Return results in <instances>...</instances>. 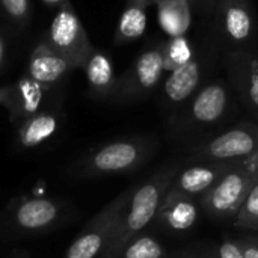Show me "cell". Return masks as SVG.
<instances>
[{"label":"cell","instance_id":"cell-1","mask_svg":"<svg viewBox=\"0 0 258 258\" xmlns=\"http://www.w3.org/2000/svg\"><path fill=\"white\" fill-rule=\"evenodd\" d=\"M180 172V166L166 165L159 169L145 183L135 186L133 195L124 210L115 234L101 258H115L118 252L136 236L142 234L145 228L154 222L163 198Z\"/></svg>","mask_w":258,"mask_h":258},{"label":"cell","instance_id":"cell-2","mask_svg":"<svg viewBox=\"0 0 258 258\" xmlns=\"http://www.w3.org/2000/svg\"><path fill=\"white\" fill-rule=\"evenodd\" d=\"M157 151L153 138H124L103 144L80 157L73 172L80 178L127 175L141 169Z\"/></svg>","mask_w":258,"mask_h":258},{"label":"cell","instance_id":"cell-3","mask_svg":"<svg viewBox=\"0 0 258 258\" xmlns=\"http://www.w3.org/2000/svg\"><path fill=\"white\" fill-rule=\"evenodd\" d=\"M135 186L121 192L106 204L68 246L63 258H101L106 252L124 210L133 195Z\"/></svg>","mask_w":258,"mask_h":258},{"label":"cell","instance_id":"cell-4","mask_svg":"<svg viewBox=\"0 0 258 258\" xmlns=\"http://www.w3.org/2000/svg\"><path fill=\"white\" fill-rule=\"evenodd\" d=\"M258 151V124L240 122L215 135L192 150L189 162L240 163Z\"/></svg>","mask_w":258,"mask_h":258},{"label":"cell","instance_id":"cell-5","mask_svg":"<svg viewBox=\"0 0 258 258\" xmlns=\"http://www.w3.org/2000/svg\"><path fill=\"white\" fill-rule=\"evenodd\" d=\"M257 177L242 162L237 163L201 197V212L213 221L234 219Z\"/></svg>","mask_w":258,"mask_h":258},{"label":"cell","instance_id":"cell-6","mask_svg":"<svg viewBox=\"0 0 258 258\" xmlns=\"http://www.w3.org/2000/svg\"><path fill=\"white\" fill-rule=\"evenodd\" d=\"M68 213L65 204L50 197H27L17 200L6 212V227L18 236L45 234Z\"/></svg>","mask_w":258,"mask_h":258},{"label":"cell","instance_id":"cell-7","mask_svg":"<svg viewBox=\"0 0 258 258\" xmlns=\"http://www.w3.org/2000/svg\"><path fill=\"white\" fill-rule=\"evenodd\" d=\"M230 95L224 83L213 82L200 89L192 98L183 115L175 124L181 133H200L210 130L227 118Z\"/></svg>","mask_w":258,"mask_h":258},{"label":"cell","instance_id":"cell-8","mask_svg":"<svg viewBox=\"0 0 258 258\" xmlns=\"http://www.w3.org/2000/svg\"><path fill=\"white\" fill-rule=\"evenodd\" d=\"M48 44L62 57H65L71 67L86 65L89 56L92 54L86 32L68 5H65L53 18Z\"/></svg>","mask_w":258,"mask_h":258},{"label":"cell","instance_id":"cell-9","mask_svg":"<svg viewBox=\"0 0 258 258\" xmlns=\"http://www.w3.org/2000/svg\"><path fill=\"white\" fill-rule=\"evenodd\" d=\"M237 163H222V162H198L192 166L180 169L174 181L171 183L163 203H171L174 200H197L201 197L231 168Z\"/></svg>","mask_w":258,"mask_h":258},{"label":"cell","instance_id":"cell-10","mask_svg":"<svg viewBox=\"0 0 258 258\" xmlns=\"http://www.w3.org/2000/svg\"><path fill=\"white\" fill-rule=\"evenodd\" d=\"M225 65L242 103L258 119V57L245 50H231L225 56Z\"/></svg>","mask_w":258,"mask_h":258},{"label":"cell","instance_id":"cell-11","mask_svg":"<svg viewBox=\"0 0 258 258\" xmlns=\"http://www.w3.org/2000/svg\"><path fill=\"white\" fill-rule=\"evenodd\" d=\"M165 71L163 50L153 48L142 53L135 62L128 77L118 89V98L122 101L136 100L151 92L162 79Z\"/></svg>","mask_w":258,"mask_h":258},{"label":"cell","instance_id":"cell-12","mask_svg":"<svg viewBox=\"0 0 258 258\" xmlns=\"http://www.w3.org/2000/svg\"><path fill=\"white\" fill-rule=\"evenodd\" d=\"M218 23L234 44H245L254 33V18L246 0H218Z\"/></svg>","mask_w":258,"mask_h":258},{"label":"cell","instance_id":"cell-13","mask_svg":"<svg viewBox=\"0 0 258 258\" xmlns=\"http://www.w3.org/2000/svg\"><path fill=\"white\" fill-rule=\"evenodd\" d=\"M201 82V65L198 60H187L171 71L163 85V95L169 106H180L197 94Z\"/></svg>","mask_w":258,"mask_h":258},{"label":"cell","instance_id":"cell-14","mask_svg":"<svg viewBox=\"0 0 258 258\" xmlns=\"http://www.w3.org/2000/svg\"><path fill=\"white\" fill-rule=\"evenodd\" d=\"M44 97V85L35 82L32 77L21 79L15 86H12L11 100L6 106L9 112V119L20 125L23 121L39 113V107Z\"/></svg>","mask_w":258,"mask_h":258},{"label":"cell","instance_id":"cell-15","mask_svg":"<svg viewBox=\"0 0 258 258\" xmlns=\"http://www.w3.org/2000/svg\"><path fill=\"white\" fill-rule=\"evenodd\" d=\"M201 207L197 200H174L160 206L154 222L169 233L181 234L198 222Z\"/></svg>","mask_w":258,"mask_h":258},{"label":"cell","instance_id":"cell-16","mask_svg":"<svg viewBox=\"0 0 258 258\" xmlns=\"http://www.w3.org/2000/svg\"><path fill=\"white\" fill-rule=\"evenodd\" d=\"M70 68L71 63L62 57L50 44H41L30 57L29 77L45 86L57 82Z\"/></svg>","mask_w":258,"mask_h":258},{"label":"cell","instance_id":"cell-17","mask_svg":"<svg viewBox=\"0 0 258 258\" xmlns=\"http://www.w3.org/2000/svg\"><path fill=\"white\" fill-rule=\"evenodd\" d=\"M59 128L57 118L48 112H39L18 125L17 142L21 148L30 150L45 144Z\"/></svg>","mask_w":258,"mask_h":258},{"label":"cell","instance_id":"cell-18","mask_svg":"<svg viewBox=\"0 0 258 258\" xmlns=\"http://www.w3.org/2000/svg\"><path fill=\"white\" fill-rule=\"evenodd\" d=\"M162 30L171 38L183 36L190 26L189 0H162L157 3Z\"/></svg>","mask_w":258,"mask_h":258},{"label":"cell","instance_id":"cell-19","mask_svg":"<svg viewBox=\"0 0 258 258\" xmlns=\"http://www.w3.org/2000/svg\"><path fill=\"white\" fill-rule=\"evenodd\" d=\"M147 6L148 5L142 0H128L127 8L119 18L116 42H128L144 35L147 29Z\"/></svg>","mask_w":258,"mask_h":258},{"label":"cell","instance_id":"cell-20","mask_svg":"<svg viewBox=\"0 0 258 258\" xmlns=\"http://www.w3.org/2000/svg\"><path fill=\"white\" fill-rule=\"evenodd\" d=\"M86 77L91 88L100 94L106 95L113 89V67L107 56L103 53H92L86 62Z\"/></svg>","mask_w":258,"mask_h":258},{"label":"cell","instance_id":"cell-21","mask_svg":"<svg viewBox=\"0 0 258 258\" xmlns=\"http://www.w3.org/2000/svg\"><path fill=\"white\" fill-rule=\"evenodd\" d=\"M168 251L150 233H142L133 237L115 258H166Z\"/></svg>","mask_w":258,"mask_h":258},{"label":"cell","instance_id":"cell-22","mask_svg":"<svg viewBox=\"0 0 258 258\" xmlns=\"http://www.w3.org/2000/svg\"><path fill=\"white\" fill-rule=\"evenodd\" d=\"M234 225L245 231H258V177L252 183L240 210L234 216Z\"/></svg>","mask_w":258,"mask_h":258},{"label":"cell","instance_id":"cell-23","mask_svg":"<svg viewBox=\"0 0 258 258\" xmlns=\"http://www.w3.org/2000/svg\"><path fill=\"white\" fill-rule=\"evenodd\" d=\"M165 57V70H175L177 67L186 63L192 59V50L184 36L171 38L166 50L163 51Z\"/></svg>","mask_w":258,"mask_h":258},{"label":"cell","instance_id":"cell-24","mask_svg":"<svg viewBox=\"0 0 258 258\" xmlns=\"http://www.w3.org/2000/svg\"><path fill=\"white\" fill-rule=\"evenodd\" d=\"M216 258H245L236 240H224L216 246Z\"/></svg>","mask_w":258,"mask_h":258},{"label":"cell","instance_id":"cell-25","mask_svg":"<svg viewBox=\"0 0 258 258\" xmlns=\"http://www.w3.org/2000/svg\"><path fill=\"white\" fill-rule=\"evenodd\" d=\"M239 248L242 249L245 258H258V237L257 236H245L236 240Z\"/></svg>","mask_w":258,"mask_h":258},{"label":"cell","instance_id":"cell-26","mask_svg":"<svg viewBox=\"0 0 258 258\" xmlns=\"http://www.w3.org/2000/svg\"><path fill=\"white\" fill-rule=\"evenodd\" d=\"M2 5L14 18H23L27 12V0H2Z\"/></svg>","mask_w":258,"mask_h":258},{"label":"cell","instance_id":"cell-27","mask_svg":"<svg viewBox=\"0 0 258 258\" xmlns=\"http://www.w3.org/2000/svg\"><path fill=\"white\" fill-rule=\"evenodd\" d=\"M11 94H12V86L8 88H0V106H8L9 100H11Z\"/></svg>","mask_w":258,"mask_h":258},{"label":"cell","instance_id":"cell-28","mask_svg":"<svg viewBox=\"0 0 258 258\" xmlns=\"http://www.w3.org/2000/svg\"><path fill=\"white\" fill-rule=\"evenodd\" d=\"M218 0H201V6L204 8L206 12H212L216 6Z\"/></svg>","mask_w":258,"mask_h":258},{"label":"cell","instance_id":"cell-29","mask_svg":"<svg viewBox=\"0 0 258 258\" xmlns=\"http://www.w3.org/2000/svg\"><path fill=\"white\" fill-rule=\"evenodd\" d=\"M8 258H30L29 255V252L27 251H23V249H17V251H14L11 255Z\"/></svg>","mask_w":258,"mask_h":258},{"label":"cell","instance_id":"cell-30","mask_svg":"<svg viewBox=\"0 0 258 258\" xmlns=\"http://www.w3.org/2000/svg\"><path fill=\"white\" fill-rule=\"evenodd\" d=\"M3 51H5V45H3V41L0 38V63H2V59H3Z\"/></svg>","mask_w":258,"mask_h":258},{"label":"cell","instance_id":"cell-31","mask_svg":"<svg viewBox=\"0 0 258 258\" xmlns=\"http://www.w3.org/2000/svg\"><path fill=\"white\" fill-rule=\"evenodd\" d=\"M42 2H45V3H48V5H57V3H62V2H65V0H42Z\"/></svg>","mask_w":258,"mask_h":258},{"label":"cell","instance_id":"cell-32","mask_svg":"<svg viewBox=\"0 0 258 258\" xmlns=\"http://www.w3.org/2000/svg\"><path fill=\"white\" fill-rule=\"evenodd\" d=\"M142 2H145L147 5H151V3H159V2H162V0H142Z\"/></svg>","mask_w":258,"mask_h":258},{"label":"cell","instance_id":"cell-33","mask_svg":"<svg viewBox=\"0 0 258 258\" xmlns=\"http://www.w3.org/2000/svg\"><path fill=\"white\" fill-rule=\"evenodd\" d=\"M183 258H200V257H194V255H184Z\"/></svg>","mask_w":258,"mask_h":258}]
</instances>
